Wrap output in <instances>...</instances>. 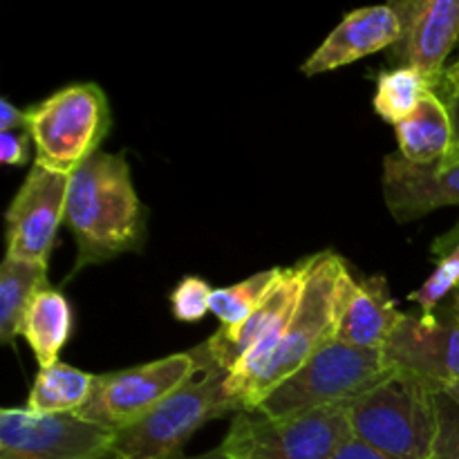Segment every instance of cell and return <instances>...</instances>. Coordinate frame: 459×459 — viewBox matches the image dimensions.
Returning <instances> with one entry per match:
<instances>
[{
	"label": "cell",
	"mask_w": 459,
	"mask_h": 459,
	"mask_svg": "<svg viewBox=\"0 0 459 459\" xmlns=\"http://www.w3.org/2000/svg\"><path fill=\"white\" fill-rule=\"evenodd\" d=\"M439 90H442V94H439L442 99H448V97H453V94H459V58L453 63V65L446 67L442 83H439Z\"/></svg>",
	"instance_id": "29"
},
{
	"label": "cell",
	"mask_w": 459,
	"mask_h": 459,
	"mask_svg": "<svg viewBox=\"0 0 459 459\" xmlns=\"http://www.w3.org/2000/svg\"><path fill=\"white\" fill-rule=\"evenodd\" d=\"M0 130L3 133L27 130V110H18L9 99H0Z\"/></svg>",
	"instance_id": "28"
},
{
	"label": "cell",
	"mask_w": 459,
	"mask_h": 459,
	"mask_svg": "<svg viewBox=\"0 0 459 459\" xmlns=\"http://www.w3.org/2000/svg\"><path fill=\"white\" fill-rule=\"evenodd\" d=\"M305 276H307V260L296 267L282 269L281 281L247 321L231 327H220L206 343L197 348L204 363L229 375L263 361L276 348L287 323L294 316L296 305L303 294Z\"/></svg>",
	"instance_id": "10"
},
{
	"label": "cell",
	"mask_w": 459,
	"mask_h": 459,
	"mask_svg": "<svg viewBox=\"0 0 459 459\" xmlns=\"http://www.w3.org/2000/svg\"><path fill=\"white\" fill-rule=\"evenodd\" d=\"M435 254L439 255L435 272L421 282L420 290L408 294L411 303L420 305L421 316H433L439 303L459 290V224L435 245Z\"/></svg>",
	"instance_id": "23"
},
{
	"label": "cell",
	"mask_w": 459,
	"mask_h": 459,
	"mask_svg": "<svg viewBox=\"0 0 459 459\" xmlns=\"http://www.w3.org/2000/svg\"><path fill=\"white\" fill-rule=\"evenodd\" d=\"M430 92H437V88L421 72L412 67H394V70L381 72L377 79L372 106L381 119L397 126L415 115L417 108Z\"/></svg>",
	"instance_id": "21"
},
{
	"label": "cell",
	"mask_w": 459,
	"mask_h": 459,
	"mask_svg": "<svg viewBox=\"0 0 459 459\" xmlns=\"http://www.w3.org/2000/svg\"><path fill=\"white\" fill-rule=\"evenodd\" d=\"M448 106V112H451L453 119V130H455V146H453V155L448 160H459V94H453V97L444 99Z\"/></svg>",
	"instance_id": "30"
},
{
	"label": "cell",
	"mask_w": 459,
	"mask_h": 459,
	"mask_svg": "<svg viewBox=\"0 0 459 459\" xmlns=\"http://www.w3.org/2000/svg\"><path fill=\"white\" fill-rule=\"evenodd\" d=\"M97 377L61 361L43 368L31 384L27 408L40 415H79L92 399Z\"/></svg>",
	"instance_id": "19"
},
{
	"label": "cell",
	"mask_w": 459,
	"mask_h": 459,
	"mask_svg": "<svg viewBox=\"0 0 459 459\" xmlns=\"http://www.w3.org/2000/svg\"><path fill=\"white\" fill-rule=\"evenodd\" d=\"M332 459H394V457L385 455V453L372 448L370 444L361 442V439H357L354 435H350V437L341 444L339 451L334 453V457Z\"/></svg>",
	"instance_id": "27"
},
{
	"label": "cell",
	"mask_w": 459,
	"mask_h": 459,
	"mask_svg": "<svg viewBox=\"0 0 459 459\" xmlns=\"http://www.w3.org/2000/svg\"><path fill=\"white\" fill-rule=\"evenodd\" d=\"M43 287H48V267L4 255L0 264V341L12 345L21 334L27 307Z\"/></svg>",
	"instance_id": "20"
},
{
	"label": "cell",
	"mask_w": 459,
	"mask_h": 459,
	"mask_svg": "<svg viewBox=\"0 0 459 459\" xmlns=\"http://www.w3.org/2000/svg\"><path fill=\"white\" fill-rule=\"evenodd\" d=\"M31 137L27 130L0 134V160L7 166H22L30 157Z\"/></svg>",
	"instance_id": "26"
},
{
	"label": "cell",
	"mask_w": 459,
	"mask_h": 459,
	"mask_svg": "<svg viewBox=\"0 0 459 459\" xmlns=\"http://www.w3.org/2000/svg\"><path fill=\"white\" fill-rule=\"evenodd\" d=\"M202 368L204 363L200 352L193 348L143 366L99 375L92 399L79 415L112 433H121L142 421L175 390L188 384L197 372H202Z\"/></svg>",
	"instance_id": "8"
},
{
	"label": "cell",
	"mask_w": 459,
	"mask_h": 459,
	"mask_svg": "<svg viewBox=\"0 0 459 459\" xmlns=\"http://www.w3.org/2000/svg\"><path fill=\"white\" fill-rule=\"evenodd\" d=\"M439 393L421 377L394 368L388 379L348 403L350 430L394 459H430Z\"/></svg>",
	"instance_id": "3"
},
{
	"label": "cell",
	"mask_w": 459,
	"mask_h": 459,
	"mask_svg": "<svg viewBox=\"0 0 459 459\" xmlns=\"http://www.w3.org/2000/svg\"><path fill=\"white\" fill-rule=\"evenodd\" d=\"M72 334V307L54 287H43L27 307L21 336L34 352L40 370L58 363V354Z\"/></svg>",
	"instance_id": "18"
},
{
	"label": "cell",
	"mask_w": 459,
	"mask_h": 459,
	"mask_svg": "<svg viewBox=\"0 0 459 459\" xmlns=\"http://www.w3.org/2000/svg\"><path fill=\"white\" fill-rule=\"evenodd\" d=\"M455 294H457V296H455V300H459V290L455 291Z\"/></svg>",
	"instance_id": "34"
},
{
	"label": "cell",
	"mask_w": 459,
	"mask_h": 459,
	"mask_svg": "<svg viewBox=\"0 0 459 459\" xmlns=\"http://www.w3.org/2000/svg\"><path fill=\"white\" fill-rule=\"evenodd\" d=\"M384 352L394 368L421 377L444 393L459 384L457 314L453 312L451 318L403 314Z\"/></svg>",
	"instance_id": "13"
},
{
	"label": "cell",
	"mask_w": 459,
	"mask_h": 459,
	"mask_svg": "<svg viewBox=\"0 0 459 459\" xmlns=\"http://www.w3.org/2000/svg\"><path fill=\"white\" fill-rule=\"evenodd\" d=\"M381 188L397 222H412L444 206H459V160L415 166L394 152L384 160Z\"/></svg>",
	"instance_id": "14"
},
{
	"label": "cell",
	"mask_w": 459,
	"mask_h": 459,
	"mask_svg": "<svg viewBox=\"0 0 459 459\" xmlns=\"http://www.w3.org/2000/svg\"><path fill=\"white\" fill-rule=\"evenodd\" d=\"M402 318L403 312L397 309V300L390 296V287L384 276L357 278L350 269L341 291L334 341L350 348L384 352Z\"/></svg>",
	"instance_id": "16"
},
{
	"label": "cell",
	"mask_w": 459,
	"mask_h": 459,
	"mask_svg": "<svg viewBox=\"0 0 459 459\" xmlns=\"http://www.w3.org/2000/svg\"><path fill=\"white\" fill-rule=\"evenodd\" d=\"M350 435L348 406L287 417L240 411L233 415L220 453L224 459H332Z\"/></svg>",
	"instance_id": "7"
},
{
	"label": "cell",
	"mask_w": 459,
	"mask_h": 459,
	"mask_svg": "<svg viewBox=\"0 0 459 459\" xmlns=\"http://www.w3.org/2000/svg\"><path fill=\"white\" fill-rule=\"evenodd\" d=\"M70 175L34 161L7 209L9 258L48 267L58 229L65 222Z\"/></svg>",
	"instance_id": "11"
},
{
	"label": "cell",
	"mask_w": 459,
	"mask_h": 459,
	"mask_svg": "<svg viewBox=\"0 0 459 459\" xmlns=\"http://www.w3.org/2000/svg\"><path fill=\"white\" fill-rule=\"evenodd\" d=\"M437 421L430 459H459V406L446 393L437 394Z\"/></svg>",
	"instance_id": "25"
},
{
	"label": "cell",
	"mask_w": 459,
	"mask_h": 459,
	"mask_svg": "<svg viewBox=\"0 0 459 459\" xmlns=\"http://www.w3.org/2000/svg\"><path fill=\"white\" fill-rule=\"evenodd\" d=\"M108 459H115V457H108Z\"/></svg>",
	"instance_id": "35"
},
{
	"label": "cell",
	"mask_w": 459,
	"mask_h": 459,
	"mask_svg": "<svg viewBox=\"0 0 459 459\" xmlns=\"http://www.w3.org/2000/svg\"><path fill=\"white\" fill-rule=\"evenodd\" d=\"M399 155L415 166L442 164L453 155L455 130L451 112L439 92H430L415 115L394 126Z\"/></svg>",
	"instance_id": "17"
},
{
	"label": "cell",
	"mask_w": 459,
	"mask_h": 459,
	"mask_svg": "<svg viewBox=\"0 0 459 459\" xmlns=\"http://www.w3.org/2000/svg\"><path fill=\"white\" fill-rule=\"evenodd\" d=\"M402 31V16L394 3L354 9L303 63L305 76L332 72L381 49H390L399 43Z\"/></svg>",
	"instance_id": "15"
},
{
	"label": "cell",
	"mask_w": 459,
	"mask_h": 459,
	"mask_svg": "<svg viewBox=\"0 0 459 459\" xmlns=\"http://www.w3.org/2000/svg\"><path fill=\"white\" fill-rule=\"evenodd\" d=\"M110 130V106L97 83H72L27 108V133L36 161L72 175L97 155Z\"/></svg>",
	"instance_id": "6"
},
{
	"label": "cell",
	"mask_w": 459,
	"mask_h": 459,
	"mask_svg": "<svg viewBox=\"0 0 459 459\" xmlns=\"http://www.w3.org/2000/svg\"><path fill=\"white\" fill-rule=\"evenodd\" d=\"M393 372L394 366L381 350H359L332 341L254 411L264 417H287L348 406Z\"/></svg>",
	"instance_id": "5"
},
{
	"label": "cell",
	"mask_w": 459,
	"mask_h": 459,
	"mask_svg": "<svg viewBox=\"0 0 459 459\" xmlns=\"http://www.w3.org/2000/svg\"><path fill=\"white\" fill-rule=\"evenodd\" d=\"M229 412L236 415L238 408L227 394V372L204 363L202 372L175 390L142 421L117 433L110 457L186 459L182 453L188 439L211 420Z\"/></svg>",
	"instance_id": "4"
},
{
	"label": "cell",
	"mask_w": 459,
	"mask_h": 459,
	"mask_svg": "<svg viewBox=\"0 0 459 459\" xmlns=\"http://www.w3.org/2000/svg\"><path fill=\"white\" fill-rule=\"evenodd\" d=\"M213 287L197 276H186L170 294V312L182 323H197L211 312Z\"/></svg>",
	"instance_id": "24"
},
{
	"label": "cell",
	"mask_w": 459,
	"mask_h": 459,
	"mask_svg": "<svg viewBox=\"0 0 459 459\" xmlns=\"http://www.w3.org/2000/svg\"><path fill=\"white\" fill-rule=\"evenodd\" d=\"M282 267L264 269V272L254 273L245 281L229 287H218L211 296V314L220 321V327H231L238 323L247 321L255 309L260 307L269 291L281 281Z\"/></svg>",
	"instance_id": "22"
},
{
	"label": "cell",
	"mask_w": 459,
	"mask_h": 459,
	"mask_svg": "<svg viewBox=\"0 0 459 459\" xmlns=\"http://www.w3.org/2000/svg\"><path fill=\"white\" fill-rule=\"evenodd\" d=\"M117 433L81 415L0 411V459H108Z\"/></svg>",
	"instance_id": "9"
},
{
	"label": "cell",
	"mask_w": 459,
	"mask_h": 459,
	"mask_svg": "<svg viewBox=\"0 0 459 459\" xmlns=\"http://www.w3.org/2000/svg\"><path fill=\"white\" fill-rule=\"evenodd\" d=\"M444 393H446L448 397H451L453 402H455L457 406H459V384H455V385H448V388L444 390Z\"/></svg>",
	"instance_id": "31"
},
{
	"label": "cell",
	"mask_w": 459,
	"mask_h": 459,
	"mask_svg": "<svg viewBox=\"0 0 459 459\" xmlns=\"http://www.w3.org/2000/svg\"><path fill=\"white\" fill-rule=\"evenodd\" d=\"M65 224L76 240L72 273L142 249L146 211L124 155L99 151L70 175Z\"/></svg>",
	"instance_id": "2"
},
{
	"label": "cell",
	"mask_w": 459,
	"mask_h": 459,
	"mask_svg": "<svg viewBox=\"0 0 459 459\" xmlns=\"http://www.w3.org/2000/svg\"><path fill=\"white\" fill-rule=\"evenodd\" d=\"M402 39L390 48L397 67L421 72L435 88L446 72V58L459 40V0H403Z\"/></svg>",
	"instance_id": "12"
},
{
	"label": "cell",
	"mask_w": 459,
	"mask_h": 459,
	"mask_svg": "<svg viewBox=\"0 0 459 459\" xmlns=\"http://www.w3.org/2000/svg\"><path fill=\"white\" fill-rule=\"evenodd\" d=\"M186 459H224L222 453H220V448H215V451L211 453H204V455H197V457H186Z\"/></svg>",
	"instance_id": "32"
},
{
	"label": "cell",
	"mask_w": 459,
	"mask_h": 459,
	"mask_svg": "<svg viewBox=\"0 0 459 459\" xmlns=\"http://www.w3.org/2000/svg\"><path fill=\"white\" fill-rule=\"evenodd\" d=\"M348 272V263L334 251L309 255L303 294L276 348L255 366L227 375V394L238 412L258 408L272 390L336 339L341 291Z\"/></svg>",
	"instance_id": "1"
},
{
	"label": "cell",
	"mask_w": 459,
	"mask_h": 459,
	"mask_svg": "<svg viewBox=\"0 0 459 459\" xmlns=\"http://www.w3.org/2000/svg\"><path fill=\"white\" fill-rule=\"evenodd\" d=\"M453 312H455L457 318H459V300H455V305H453Z\"/></svg>",
	"instance_id": "33"
}]
</instances>
